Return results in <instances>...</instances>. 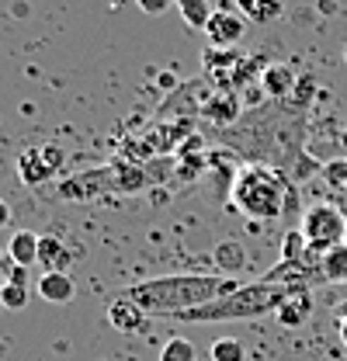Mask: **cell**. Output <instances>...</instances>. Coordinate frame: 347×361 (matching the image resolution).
<instances>
[{
  "mask_svg": "<svg viewBox=\"0 0 347 361\" xmlns=\"http://www.w3.org/2000/svg\"><path fill=\"white\" fill-rule=\"evenodd\" d=\"M243 285L236 278H226V274H164V278H146L139 285H129L122 295L132 299L146 313L177 316L184 310L216 302L222 295H233Z\"/></svg>",
  "mask_w": 347,
  "mask_h": 361,
  "instance_id": "1",
  "label": "cell"
},
{
  "mask_svg": "<svg viewBox=\"0 0 347 361\" xmlns=\"http://www.w3.org/2000/svg\"><path fill=\"white\" fill-rule=\"evenodd\" d=\"M292 295V288H281V285H243L240 292L233 295H222L216 302H205V306H195V310H184L174 319L181 323H229V319H257V316L278 313V306Z\"/></svg>",
  "mask_w": 347,
  "mask_h": 361,
  "instance_id": "2",
  "label": "cell"
},
{
  "mask_svg": "<svg viewBox=\"0 0 347 361\" xmlns=\"http://www.w3.org/2000/svg\"><path fill=\"white\" fill-rule=\"evenodd\" d=\"M233 205H236L247 219L271 223V219H281V216H285V209L292 205V191L285 188V180L278 178L271 167L250 164V167H243V171L236 174Z\"/></svg>",
  "mask_w": 347,
  "mask_h": 361,
  "instance_id": "3",
  "label": "cell"
},
{
  "mask_svg": "<svg viewBox=\"0 0 347 361\" xmlns=\"http://www.w3.org/2000/svg\"><path fill=\"white\" fill-rule=\"evenodd\" d=\"M303 229L305 243H309V250H312V257H323V254H330L334 247H341L347 243V216L337 209V205H330V202H316V205H309L303 212Z\"/></svg>",
  "mask_w": 347,
  "mask_h": 361,
  "instance_id": "4",
  "label": "cell"
},
{
  "mask_svg": "<svg viewBox=\"0 0 347 361\" xmlns=\"http://www.w3.org/2000/svg\"><path fill=\"white\" fill-rule=\"evenodd\" d=\"M202 70L219 90L233 94V87L250 84V77L257 73V59L240 49H209L202 52Z\"/></svg>",
  "mask_w": 347,
  "mask_h": 361,
  "instance_id": "5",
  "label": "cell"
},
{
  "mask_svg": "<svg viewBox=\"0 0 347 361\" xmlns=\"http://www.w3.org/2000/svg\"><path fill=\"white\" fill-rule=\"evenodd\" d=\"M247 35V18L222 7V11H212L209 25H205V39L212 42V49H236Z\"/></svg>",
  "mask_w": 347,
  "mask_h": 361,
  "instance_id": "6",
  "label": "cell"
},
{
  "mask_svg": "<svg viewBox=\"0 0 347 361\" xmlns=\"http://www.w3.org/2000/svg\"><path fill=\"white\" fill-rule=\"evenodd\" d=\"M146 319H150V313L139 310L126 295H118V299L108 302V323H111L118 334H142V330H146Z\"/></svg>",
  "mask_w": 347,
  "mask_h": 361,
  "instance_id": "7",
  "label": "cell"
},
{
  "mask_svg": "<svg viewBox=\"0 0 347 361\" xmlns=\"http://www.w3.org/2000/svg\"><path fill=\"white\" fill-rule=\"evenodd\" d=\"M39 233H32V229H18V233H11V240H7V257H11V264H18V268H32V264H39Z\"/></svg>",
  "mask_w": 347,
  "mask_h": 361,
  "instance_id": "8",
  "label": "cell"
},
{
  "mask_svg": "<svg viewBox=\"0 0 347 361\" xmlns=\"http://www.w3.org/2000/svg\"><path fill=\"white\" fill-rule=\"evenodd\" d=\"M212 261H216L219 274H226V278H236L240 271H247V264H250L247 247H243L240 240H222V243H216Z\"/></svg>",
  "mask_w": 347,
  "mask_h": 361,
  "instance_id": "9",
  "label": "cell"
},
{
  "mask_svg": "<svg viewBox=\"0 0 347 361\" xmlns=\"http://www.w3.org/2000/svg\"><path fill=\"white\" fill-rule=\"evenodd\" d=\"M18 178H21L25 188H39V184H45L49 178H56V171L45 164L42 149L35 146V149H25V153L18 157Z\"/></svg>",
  "mask_w": 347,
  "mask_h": 361,
  "instance_id": "10",
  "label": "cell"
},
{
  "mask_svg": "<svg viewBox=\"0 0 347 361\" xmlns=\"http://www.w3.org/2000/svg\"><path fill=\"white\" fill-rule=\"evenodd\" d=\"M39 295H42L45 302H56V306H63V302H70L73 295H77V285H73V278L70 274H63V271H42V278H39Z\"/></svg>",
  "mask_w": 347,
  "mask_h": 361,
  "instance_id": "11",
  "label": "cell"
},
{
  "mask_svg": "<svg viewBox=\"0 0 347 361\" xmlns=\"http://www.w3.org/2000/svg\"><path fill=\"white\" fill-rule=\"evenodd\" d=\"M296 87V73L285 66V63H271L260 70V90L267 97H288Z\"/></svg>",
  "mask_w": 347,
  "mask_h": 361,
  "instance_id": "12",
  "label": "cell"
},
{
  "mask_svg": "<svg viewBox=\"0 0 347 361\" xmlns=\"http://www.w3.org/2000/svg\"><path fill=\"white\" fill-rule=\"evenodd\" d=\"M309 313H312V299H309V292L305 288H299V292H292L281 306H278V323L281 326H288V330H296V326H303L305 319H309Z\"/></svg>",
  "mask_w": 347,
  "mask_h": 361,
  "instance_id": "13",
  "label": "cell"
},
{
  "mask_svg": "<svg viewBox=\"0 0 347 361\" xmlns=\"http://www.w3.org/2000/svg\"><path fill=\"white\" fill-rule=\"evenodd\" d=\"M70 261H73V254L66 250V243H63L59 236H42V240H39V264H42L49 274H52V271L70 274Z\"/></svg>",
  "mask_w": 347,
  "mask_h": 361,
  "instance_id": "14",
  "label": "cell"
},
{
  "mask_svg": "<svg viewBox=\"0 0 347 361\" xmlns=\"http://www.w3.org/2000/svg\"><path fill=\"white\" fill-rule=\"evenodd\" d=\"M281 261L285 264H319V257H312V250L305 243L303 229H288L281 236Z\"/></svg>",
  "mask_w": 347,
  "mask_h": 361,
  "instance_id": "15",
  "label": "cell"
},
{
  "mask_svg": "<svg viewBox=\"0 0 347 361\" xmlns=\"http://www.w3.org/2000/svg\"><path fill=\"white\" fill-rule=\"evenodd\" d=\"M236 111H240V104H236V97H233L229 90H219L216 97H209V101L202 104V115H205V118H212V122H219V126L233 122V118H236Z\"/></svg>",
  "mask_w": 347,
  "mask_h": 361,
  "instance_id": "16",
  "label": "cell"
},
{
  "mask_svg": "<svg viewBox=\"0 0 347 361\" xmlns=\"http://www.w3.org/2000/svg\"><path fill=\"white\" fill-rule=\"evenodd\" d=\"M319 271H323V281L347 285V243L334 247L330 254H323V257H319Z\"/></svg>",
  "mask_w": 347,
  "mask_h": 361,
  "instance_id": "17",
  "label": "cell"
},
{
  "mask_svg": "<svg viewBox=\"0 0 347 361\" xmlns=\"http://www.w3.org/2000/svg\"><path fill=\"white\" fill-rule=\"evenodd\" d=\"M236 4L250 21H260V25H271L281 14V0H236Z\"/></svg>",
  "mask_w": 347,
  "mask_h": 361,
  "instance_id": "18",
  "label": "cell"
},
{
  "mask_svg": "<svg viewBox=\"0 0 347 361\" xmlns=\"http://www.w3.org/2000/svg\"><path fill=\"white\" fill-rule=\"evenodd\" d=\"M174 4H177V11H181V18H184L188 28H202L205 32V25L212 18V11H209L205 0H174Z\"/></svg>",
  "mask_w": 347,
  "mask_h": 361,
  "instance_id": "19",
  "label": "cell"
},
{
  "mask_svg": "<svg viewBox=\"0 0 347 361\" xmlns=\"http://www.w3.org/2000/svg\"><path fill=\"white\" fill-rule=\"evenodd\" d=\"M28 299H32V292H28V285H18V281H0V306L11 313H18V310H25L28 306Z\"/></svg>",
  "mask_w": 347,
  "mask_h": 361,
  "instance_id": "20",
  "label": "cell"
},
{
  "mask_svg": "<svg viewBox=\"0 0 347 361\" xmlns=\"http://www.w3.org/2000/svg\"><path fill=\"white\" fill-rule=\"evenodd\" d=\"M195 344L188 341V337H171L167 344H164V351H160V361H195Z\"/></svg>",
  "mask_w": 347,
  "mask_h": 361,
  "instance_id": "21",
  "label": "cell"
},
{
  "mask_svg": "<svg viewBox=\"0 0 347 361\" xmlns=\"http://www.w3.org/2000/svg\"><path fill=\"white\" fill-rule=\"evenodd\" d=\"M209 355H212V361H247L243 344H240V341H233V337H219Z\"/></svg>",
  "mask_w": 347,
  "mask_h": 361,
  "instance_id": "22",
  "label": "cell"
},
{
  "mask_svg": "<svg viewBox=\"0 0 347 361\" xmlns=\"http://www.w3.org/2000/svg\"><path fill=\"white\" fill-rule=\"evenodd\" d=\"M319 174H323V180H327L334 191H347V157L323 164V167H319Z\"/></svg>",
  "mask_w": 347,
  "mask_h": 361,
  "instance_id": "23",
  "label": "cell"
},
{
  "mask_svg": "<svg viewBox=\"0 0 347 361\" xmlns=\"http://www.w3.org/2000/svg\"><path fill=\"white\" fill-rule=\"evenodd\" d=\"M171 4L174 0H135V7H139L142 14H153V18H157V14H164Z\"/></svg>",
  "mask_w": 347,
  "mask_h": 361,
  "instance_id": "24",
  "label": "cell"
},
{
  "mask_svg": "<svg viewBox=\"0 0 347 361\" xmlns=\"http://www.w3.org/2000/svg\"><path fill=\"white\" fill-rule=\"evenodd\" d=\"M42 157H45V164L59 174L63 171V164H66V157H63V149H56V146H42Z\"/></svg>",
  "mask_w": 347,
  "mask_h": 361,
  "instance_id": "25",
  "label": "cell"
},
{
  "mask_svg": "<svg viewBox=\"0 0 347 361\" xmlns=\"http://www.w3.org/2000/svg\"><path fill=\"white\" fill-rule=\"evenodd\" d=\"M7 281H18V285H28V268H18V264H11V274H7Z\"/></svg>",
  "mask_w": 347,
  "mask_h": 361,
  "instance_id": "26",
  "label": "cell"
},
{
  "mask_svg": "<svg viewBox=\"0 0 347 361\" xmlns=\"http://www.w3.org/2000/svg\"><path fill=\"white\" fill-rule=\"evenodd\" d=\"M4 226H11V205L0 198V229H4Z\"/></svg>",
  "mask_w": 347,
  "mask_h": 361,
  "instance_id": "27",
  "label": "cell"
},
{
  "mask_svg": "<svg viewBox=\"0 0 347 361\" xmlns=\"http://www.w3.org/2000/svg\"><path fill=\"white\" fill-rule=\"evenodd\" d=\"M7 274H11V257H7V250H0V278L7 281Z\"/></svg>",
  "mask_w": 347,
  "mask_h": 361,
  "instance_id": "28",
  "label": "cell"
},
{
  "mask_svg": "<svg viewBox=\"0 0 347 361\" xmlns=\"http://www.w3.org/2000/svg\"><path fill=\"white\" fill-rule=\"evenodd\" d=\"M341 341L347 344V306L341 310Z\"/></svg>",
  "mask_w": 347,
  "mask_h": 361,
  "instance_id": "29",
  "label": "cell"
},
{
  "mask_svg": "<svg viewBox=\"0 0 347 361\" xmlns=\"http://www.w3.org/2000/svg\"><path fill=\"white\" fill-rule=\"evenodd\" d=\"M344 56H347V49H344Z\"/></svg>",
  "mask_w": 347,
  "mask_h": 361,
  "instance_id": "30",
  "label": "cell"
}]
</instances>
